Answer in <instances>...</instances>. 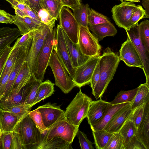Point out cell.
<instances>
[{
	"mask_svg": "<svg viewBox=\"0 0 149 149\" xmlns=\"http://www.w3.org/2000/svg\"><path fill=\"white\" fill-rule=\"evenodd\" d=\"M120 61L119 56L109 47L103 51L99 61L100 75L99 80L92 93L96 100L101 98L111 81L113 79Z\"/></svg>",
	"mask_w": 149,
	"mask_h": 149,
	"instance_id": "obj_1",
	"label": "cell"
},
{
	"mask_svg": "<svg viewBox=\"0 0 149 149\" xmlns=\"http://www.w3.org/2000/svg\"><path fill=\"white\" fill-rule=\"evenodd\" d=\"M92 99L82 92L79 88L78 92L66 108L64 118L70 124L79 127L86 118Z\"/></svg>",
	"mask_w": 149,
	"mask_h": 149,
	"instance_id": "obj_2",
	"label": "cell"
},
{
	"mask_svg": "<svg viewBox=\"0 0 149 149\" xmlns=\"http://www.w3.org/2000/svg\"><path fill=\"white\" fill-rule=\"evenodd\" d=\"M13 131L18 134L24 149H38L42 134L29 115L17 123Z\"/></svg>",
	"mask_w": 149,
	"mask_h": 149,
	"instance_id": "obj_3",
	"label": "cell"
},
{
	"mask_svg": "<svg viewBox=\"0 0 149 149\" xmlns=\"http://www.w3.org/2000/svg\"><path fill=\"white\" fill-rule=\"evenodd\" d=\"M48 66L52 71L55 79V84L65 94L68 93L76 85L53 50L49 59Z\"/></svg>",
	"mask_w": 149,
	"mask_h": 149,
	"instance_id": "obj_4",
	"label": "cell"
},
{
	"mask_svg": "<svg viewBox=\"0 0 149 149\" xmlns=\"http://www.w3.org/2000/svg\"><path fill=\"white\" fill-rule=\"evenodd\" d=\"M56 28L50 31L46 37L43 46L36 59L34 74L36 79L42 81L49 58L53 50Z\"/></svg>",
	"mask_w": 149,
	"mask_h": 149,
	"instance_id": "obj_5",
	"label": "cell"
},
{
	"mask_svg": "<svg viewBox=\"0 0 149 149\" xmlns=\"http://www.w3.org/2000/svg\"><path fill=\"white\" fill-rule=\"evenodd\" d=\"M33 38L26 61L28 64L30 72L34 74L37 56L40 51L45 40L50 31L49 27L43 24L32 30Z\"/></svg>",
	"mask_w": 149,
	"mask_h": 149,
	"instance_id": "obj_6",
	"label": "cell"
},
{
	"mask_svg": "<svg viewBox=\"0 0 149 149\" xmlns=\"http://www.w3.org/2000/svg\"><path fill=\"white\" fill-rule=\"evenodd\" d=\"M79 127L70 123L64 117L47 130L42 141L55 137L63 139L72 144Z\"/></svg>",
	"mask_w": 149,
	"mask_h": 149,
	"instance_id": "obj_7",
	"label": "cell"
},
{
	"mask_svg": "<svg viewBox=\"0 0 149 149\" xmlns=\"http://www.w3.org/2000/svg\"><path fill=\"white\" fill-rule=\"evenodd\" d=\"M89 28L80 25L78 43L82 53L91 57L100 56L101 47Z\"/></svg>",
	"mask_w": 149,
	"mask_h": 149,
	"instance_id": "obj_8",
	"label": "cell"
},
{
	"mask_svg": "<svg viewBox=\"0 0 149 149\" xmlns=\"http://www.w3.org/2000/svg\"><path fill=\"white\" fill-rule=\"evenodd\" d=\"M53 50L71 78H73L75 68L72 65L64 37L63 29L59 24L56 28Z\"/></svg>",
	"mask_w": 149,
	"mask_h": 149,
	"instance_id": "obj_9",
	"label": "cell"
},
{
	"mask_svg": "<svg viewBox=\"0 0 149 149\" xmlns=\"http://www.w3.org/2000/svg\"><path fill=\"white\" fill-rule=\"evenodd\" d=\"M121 2L112 8V18L118 27L128 30L132 27L130 19L137 6L132 2L123 1Z\"/></svg>",
	"mask_w": 149,
	"mask_h": 149,
	"instance_id": "obj_10",
	"label": "cell"
},
{
	"mask_svg": "<svg viewBox=\"0 0 149 149\" xmlns=\"http://www.w3.org/2000/svg\"><path fill=\"white\" fill-rule=\"evenodd\" d=\"M126 31L127 38L134 45L141 59L143 66V70L146 77L145 83L149 86V52L145 48L140 40L138 23Z\"/></svg>",
	"mask_w": 149,
	"mask_h": 149,
	"instance_id": "obj_11",
	"label": "cell"
},
{
	"mask_svg": "<svg viewBox=\"0 0 149 149\" xmlns=\"http://www.w3.org/2000/svg\"><path fill=\"white\" fill-rule=\"evenodd\" d=\"M59 24L71 40L78 43L79 25L68 8L63 7L59 15Z\"/></svg>",
	"mask_w": 149,
	"mask_h": 149,
	"instance_id": "obj_12",
	"label": "cell"
},
{
	"mask_svg": "<svg viewBox=\"0 0 149 149\" xmlns=\"http://www.w3.org/2000/svg\"><path fill=\"white\" fill-rule=\"evenodd\" d=\"M100 56L91 57L82 65L75 68L74 74L72 80L76 86L81 88L90 83L93 73L99 61Z\"/></svg>",
	"mask_w": 149,
	"mask_h": 149,
	"instance_id": "obj_13",
	"label": "cell"
},
{
	"mask_svg": "<svg viewBox=\"0 0 149 149\" xmlns=\"http://www.w3.org/2000/svg\"><path fill=\"white\" fill-rule=\"evenodd\" d=\"M37 79L31 74L28 82L17 93L0 99V108L3 110L13 106L24 104Z\"/></svg>",
	"mask_w": 149,
	"mask_h": 149,
	"instance_id": "obj_14",
	"label": "cell"
},
{
	"mask_svg": "<svg viewBox=\"0 0 149 149\" xmlns=\"http://www.w3.org/2000/svg\"><path fill=\"white\" fill-rule=\"evenodd\" d=\"M40 113L43 122L48 130L57 121L64 117L65 111L60 106L48 102L37 108Z\"/></svg>",
	"mask_w": 149,
	"mask_h": 149,
	"instance_id": "obj_15",
	"label": "cell"
},
{
	"mask_svg": "<svg viewBox=\"0 0 149 149\" xmlns=\"http://www.w3.org/2000/svg\"><path fill=\"white\" fill-rule=\"evenodd\" d=\"M119 58L129 67H137L142 70L141 59L132 42L128 38L121 45L119 50Z\"/></svg>",
	"mask_w": 149,
	"mask_h": 149,
	"instance_id": "obj_16",
	"label": "cell"
},
{
	"mask_svg": "<svg viewBox=\"0 0 149 149\" xmlns=\"http://www.w3.org/2000/svg\"><path fill=\"white\" fill-rule=\"evenodd\" d=\"M110 103L101 98L90 103L86 118L91 126L98 123L105 114Z\"/></svg>",
	"mask_w": 149,
	"mask_h": 149,
	"instance_id": "obj_17",
	"label": "cell"
},
{
	"mask_svg": "<svg viewBox=\"0 0 149 149\" xmlns=\"http://www.w3.org/2000/svg\"><path fill=\"white\" fill-rule=\"evenodd\" d=\"M30 47L22 46L10 74L5 91L0 99L5 97L11 92L14 82L24 62L25 61Z\"/></svg>",
	"mask_w": 149,
	"mask_h": 149,
	"instance_id": "obj_18",
	"label": "cell"
},
{
	"mask_svg": "<svg viewBox=\"0 0 149 149\" xmlns=\"http://www.w3.org/2000/svg\"><path fill=\"white\" fill-rule=\"evenodd\" d=\"M131 104L116 113L103 130L111 133L119 132L133 111Z\"/></svg>",
	"mask_w": 149,
	"mask_h": 149,
	"instance_id": "obj_19",
	"label": "cell"
},
{
	"mask_svg": "<svg viewBox=\"0 0 149 149\" xmlns=\"http://www.w3.org/2000/svg\"><path fill=\"white\" fill-rule=\"evenodd\" d=\"M64 38L73 67L77 68L86 62L91 57L84 54L78 43L73 42L63 30Z\"/></svg>",
	"mask_w": 149,
	"mask_h": 149,
	"instance_id": "obj_20",
	"label": "cell"
},
{
	"mask_svg": "<svg viewBox=\"0 0 149 149\" xmlns=\"http://www.w3.org/2000/svg\"><path fill=\"white\" fill-rule=\"evenodd\" d=\"M136 136L146 149H149V101L146 103L143 117L137 128Z\"/></svg>",
	"mask_w": 149,
	"mask_h": 149,
	"instance_id": "obj_21",
	"label": "cell"
},
{
	"mask_svg": "<svg viewBox=\"0 0 149 149\" xmlns=\"http://www.w3.org/2000/svg\"><path fill=\"white\" fill-rule=\"evenodd\" d=\"M21 35L18 28H0V57L7 47Z\"/></svg>",
	"mask_w": 149,
	"mask_h": 149,
	"instance_id": "obj_22",
	"label": "cell"
},
{
	"mask_svg": "<svg viewBox=\"0 0 149 149\" xmlns=\"http://www.w3.org/2000/svg\"><path fill=\"white\" fill-rule=\"evenodd\" d=\"M31 74L28 63L25 60L14 82L11 92L7 97L17 93L27 84Z\"/></svg>",
	"mask_w": 149,
	"mask_h": 149,
	"instance_id": "obj_23",
	"label": "cell"
},
{
	"mask_svg": "<svg viewBox=\"0 0 149 149\" xmlns=\"http://www.w3.org/2000/svg\"><path fill=\"white\" fill-rule=\"evenodd\" d=\"M12 19L13 24L17 26L22 35L43 24L28 16L22 17L17 15H13Z\"/></svg>",
	"mask_w": 149,
	"mask_h": 149,
	"instance_id": "obj_24",
	"label": "cell"
},
{
	"mask_svg": "<svg viewBox=\"0 0 149 149\" xmlns=\"http://www.w3.org/2000/svg\"><path fill=\"white\" fill-rule=\"evenodd\" d=\"M132 102L112 104L110 103L107 111L102 119L96 124L91 126V129L103 130L107 123L119 111L131 104Z\"/></svg>",
	"mask_w": 149,
	"mask_h": 149,
	"instance_id": "obj_25",
	"label": "cell"
},
{
	"mask_svg": "<svg viewBox=\"0 0 149 149\" xmlns=\"http://www.w3.org/2000/svg\"><path fill=\"white\" fill-rule=\"evenodd\" d=\"M88 26L89 29L92 31L93 34L99 42L102 40L106 37L115 36L117 32L111 22Z\"/></svg>",
	"mask_w": 149,
	"mask_h": 149,
	"instance_id": "obj_26",
	"label": "cell"
},
{
	"mask_svg": "<svg viewBox=\"0 0 149 149\" xmlns=\"http://www.w3.org/2000/svg\"><path fill=\"white\" fill-rule=\"evenodd\" d=\"M71 144L63 139L53 137L42 141L38 149H70L72 148Z\"/></svg>",
	"mask_w": 149,
	"mask_h": 149,
	"instance_id": "obj_27",
	"label": "cell"
},
{
	"mask_svg": "<svg viewBox=\"0 0 149 149\" xmlns=\"http://www.w3.org/2000/svg\"><path fill=\"white\" fill-rule=\"evenodd\" d=\"M73 15L80 25L88 28V17L91 9L88 4L82 3L72 9Z\"/></svg>",
	"mask_w": 149,
	"mask_h": 149,
	"instance_id": "obj_28",
	"label": "cell"
},
{
	"mask_svg": "<svg viewBox=\"0 0 149 149\" xmlns=\"http://www.w3.org/2000/svg\"><path fill=\"white\" fill-rule=\"evenodd\" d=\"M54 85L49 80L42 82L38 88L34 105L51 96L54 92Z\"/></svg>",
	"mask_w": 149,
	"mask_h": 149,
	"instance_id": "obj_29",
	"label": "cell"
},
{
	"mask_svg": "<svg viewBox=\"0 0 149 149\" xmlns=\"http://www.w3.org/2000/svg\"><path fill=\"white\" fill-rule=\"evenodd\" d=\"M131 104L133 111L141 104L149 101V86L146 83L141 84Z\"/></svg>",
	"mask_w": 149,
	"mask_h": 149,
	"instance_id": "obj_30",
	"label": "cell"
},
{
	"mask_svg": "<svg viewBox=\"0 0 149 149\" xmlns=\"http://www.w3.org/2000/svg\"><path fill=\"white\" fill-rule=\"evenodd\" d=\"M91 129L96 148L104 149L113 133L108 132L104 130Z\"/></svg>",
	"mask_w": 149,
	"mask_h": 149,
	"instance_id": "obj_31",
	"label": "cell"
},
{
	"mask_svg": "<svg viewBox=\"0 0 149 149\" xmlns=\"http://www.w3.org/2000/svg\"><path fill=\"white\" fill-rule=\"evenodd\" d=\"M18 122L16 116L8 111L4 110L1 122L2 132H13Z\"/></svg>",
	"mask_w": 149,
	"mask_h": 149,
	"instance_id": "obj_32",
	"label": "cell"
},
{
	"mask_svg": "<svg viewBox=\"0 0 149 149\" xmlns=\"http://www.w3.org/2000/svg\"><path fill=\"white\" fill-rule=\"evenodd\" d=\"M136 130L134 122L128 119L119 131L124 139V149L132 137L136 135Z\"/></svg>",
	"mask_w": 149,
	"mask_h": 149,
	"instance_id": "obj_33",
	"label": "cell"
},
{
	"mask_svg": "<svg viewBox=\"0 0 149 149\" xmlns=\"http://www.w3.org/2000/svg\"><path fill=\"white\" fill-rule=\"evenodd\" d=\"M44 8L57 21L60 11L64 7L61 0H43Z\"/></svg>",
	"mask_w": 149,
	"mask_h": 149,
	"instance_id": "obj_34",
	"label": "cell"
},
{
	"mask_svg": "<svg viewBox=\"0 0 149 149\" xmlns=\"http://www.w3.org/2000/svg\"><path fill=\"white\" fill-rule=\"evenodd\" d=\"M139 87L127 91H121L118 93L114 99L109 102L112 104H117L132 102L134 99Z\"/></svg>",
	"mask_w": 149,
	"mask_h": 149,
	"instance_id": "obj_35",
	"label": "cell"
},
{
	"mask_svg": "<svg viewBox=\"0 0 149 149\" xmlns=\"http://www.w3.org/2000/svg\"><path fill=\"white\" fill-rule=\"evenodd\" d=\"M32 107L28 104H21L13 106L4 111H8L16 116L18 123L28 115Z\"/></svg>",
	"mask_w": 149,
	"mask_h": 149,
	"instance_id": "obj_36",
	"label": "cell"
},
{
	"mask_svg": "<svg viewBox=\"0 0 149 149\" xmlns=\"http://www.w3.org/2000/svg\"><path fill=\"white\" fill-rule=\"evenodd\" d=\"M139 31L141 41L149 52V21L145 20L139 24Z\"/></svg>",
	"mask_w": 149,
	"mask_h": 149,
	"instance_id": "obj_37",
	"label": "cell"
},
{
	"mask_svg": "<svg viewBox=\"0 0 149 149\" xmlns=\"http://www.w3.org/2000/svg\"><path fill=\"white\" fill-rule=\"evenodd\" d=\"M22 46L12 48L2 70L0 77V80L3 78L8 71L13 67Z\"/></svg>",
	"mask_w": 149,
	"mask_h": 149,
	"instance_id": "obj_38",
	"label": "cell"
},
{
	"mask_svg": "<svg viewBox=\"0 0 149 149\" xmlns=\"http://www.w3.org/2000/svg\"><path fill=\"white\" fill-rule=\"evenodd\" d=\"M109 19L107 16L91 9L88 17V25H96L110 22Z\"/></svg>",
	"mask_w": 149,
	"mask_h": 149,
	"instance_id": "obj_39",
	"label": "cell"
},
{
	"mask_svg": "<svg viewBox=\"0 0 149 149\" xmlns=\"http://www.w3.org/2000/svg\"><path fill=\"white\" fill-rule=\"evenodd\" d=\"M124 139L119 132L114 133L104 149H124Z\"/></svg>",
	"mask_w": 149,
	"mask_h": 149,
	"instance_id": "obj_40",
	"label": "cell"
},
{
	"mask_svg": "<svg viewBox=\"0 0 149 149\" xmlns=\"http://www.w3.org/2000/svg\"><path fill=\"white\" fill-rule=\"evenodd\" d=\"M37 127L42 134H44L47 129L44 125L41 114L37 109L30 111L28 114Z\"/></svg>",
	"mask_w": 149,
	"mask_h": 149,
	"instance_id": "obj_41",
	"label": "cell"
},
{
	"mask_svg": "<svg viewBox=\"0 0 149 149\" xmlns=\"http://www.w3.org/2000/svg\"><path fill=\"white\" fill-rule=\"evenodd\" d=\"M146 103L141 104L133 111L128 118L134 122L136 128L140 124L143 117Z\"/></svg>",
	"mask_w": 149,
	"mask_h": 149,
	"instance_id": "obj_42",
	"label": "cell"
},
{
	"mask_svg": "<svg viewBox=\"0 0 149 149\" xmlns=\"http://www.w3.org/2000/svg\"><path fill=\"white\" fill-rule=\"evenodd\" d=\"M38 15L41 22L48 26L50 31H52L54 26L56 19L52 16L45 9L41 10L38 13Z\"/></svg>",
	"mask_w": 149,
	"mask_h": 149,
	"instance_id": "obj_43",
	"label": "cell"
},
{
	"mask_svg": "<svg viewBox=\"0 0 149 149\" xmlns=\"http://www.w3.org/2000/svg\"><path fill=\"white\" fill-rule=\"evenodd\" d=\"M31 30L17 38L12 47L13 48L22 46L31 47L33 38V35Z\"/></svg>",
	"mask_w": 149,
	"mask_h": 149,
	"instance_id": "obj_44",
	"label": "cell"
},
{
	"mask_svg": "<svg viewBox=\"0 0 149 149\" xmlns=\"http://www.w3.org/2000/svg\"><path fill=\"white\" fill-rule=\"evenodd\" d=\"M136 9L132 13L130 19L132 27L135 25L141 19L144 18L146 11L140 5H137Z\"/></svg>",
	"mask_w": 149,
	"mask_h": 149,
	"instance_id": "obj_45",
	"label": "cell"
},
{
	"mask_svg": "<svg viewBox=\"0 0 149 149\" xmlns=\"http://www.w3.org/2000/svg\"><path fill=\"white\" fill-rule=\"evenodd\" d=\"M76 135L79 140L81 149H94L93 143L87 138L86 135L83 132L78 131Z\"/></svg>",
	"mask_w": 149,
	"mask_h": 149,
	"instance_id": "obj_46",
	"label": "cell"
},
{
	"mask_svg": "<svg viewBox=\"0 0 149 149\" xmlns=\"http://www.w3.org/2000/svg\"><path fill=\"white\" fill-rule=\"evenodd\" d=\"M42 82V81L36 80L24 102V104L30 105L32 106L34 105V103L36 99L38 88Z\"/></svg>",
	"mask_w": 149,
	"mask_h": 149,
	"instance_id": "obj_47",
	"label": "cell"
},
{
	"mask_svg": "<svg viewBox=\"0 0 149 149\" xmlns=\"http://www.w3.org/2000/svg\"><path fill=\"white\" fill-rule=\"evenodd\" d=\"M13 138V132H2L1 136L2 149H10Z\"/></svg>",
	"mask_w": 149,
	"mask_h": 149,
	"instance_id": "obj_48",
	"label": "cell"
},
{
	"mask_svg": "<svg viewBox=\"0 0 149 149\" xmlns=\"http://www.w3.org/2000/svg\"><path fill=\"white\" fill-rule=\"evenodd\" d=\"M125 149H146L143 143L134 136L127 144Z\"/></svg>",
	"mask_w": 149,
	"mask_h": 149,
	"instance_id": "obj_49",
	"label": "cell"
},
{
	"mask_svg": "<svg viewBox=\"0 0 149 149\" xmlns=\"http://www.w3.org/2000/svg\"><path fill=\"white\" fill-rule=\"evenodd\" d=\"M25 3L38 14L41 10L44 8L43 0H27Z\"/></svg>",
	"mask_w": 149,
	"mask_h": 149,
	"instance_id": "obj_50",
	"label": "cell"
},
{
	"mask_svg": "<svg viewBox=\"0 0 149 149\" xmlns=\"http://www.w3.org/2000/svg\"><path fill=\"white\" fill-rule=\"evenodd\" d=\"M10 149H24L18 134L14 131L13 132V138Z\"/></svg>",
	"mask_w": 149,
	"mask_h": 149,
	"instance_id": "obj_51",
	"label": "cell"
},
{
	"mask_svg": "<svg viewBox=\"0 0 149 149\" xmlns=\"http://www.w3.org/2000/svg\"><path fill=\"white\" fill-rule=\"evenodd\" d=\"M100 75V66L99 62L97 64L93 73L90 84L91 87L93 90L99 81Z\"/></svg>",
	"mask_w": 149,
	"mask_h": 149,
	"instance_id": "obj_52",
	"label": "cell"
},
{
	"mask_svg": "<svg viewBox=\"0 0 149 149\" xmlns=\"http://www.w3.org/2000/svg\"><path fill=\"white\" fill-rule=\"evenodd\" d=\"M12 47L8 46L0 57V77L2 70L8 56L12 49Z\"/></svg>",
	"mask_w": 149,
	"mask_h": 149,
	"instance_id": "obj_53",
	"label": "cell"
},
{
	"mask_svg": "<svg viewBox=\"0 0 149 149\" xmlns=\"http://www.w3.org/2000/svg\"><path fill=\"white\" fill-rule=\"evenodd\" d=\"M13 67L8 71L3 78L0 80V98L5 91L8 81L10 74Z\"/></svg>",
	"mask_w": 149,
	"mask_h": 149,
	"instance_id": "obj_54",
	"label": "cell"
},
{
	"mask_svg": "<svg viewBox=\"0 0 149 149\" xmlns=\"http://www.w3.org/2000/svg\"><path fill=\"white\" fill-rule=\"evenodd\" d=\"M13 15L0 9V23L6 24H13Z\"/></svg>",
	"mask_w": 149,
	"mask_h": 149,
	"instance_id": "obj_55",
	"label": "cell"
},
{
	"mask_svg": "<svg viewBox=\"0 0 149 149\" xmlns=\"http://www.w3.org/2000/svg\"><path fill=\"white\" fill-rule=\"evenodd\" d=\"M64 6L71 9L77 7L81 3V0H61Z\"/></svg>",
	"mask_w": 149,
	"mask_h": 149,
	"instance_id": "obj_56",
	"label": "cell"
},
{
	"mask_svg": "<svg viewBox=\"0 0 149 149\" xmlns=\"http://www.w3.org/2000/svg\"><path fill=\"white\" fill-rule=\"evenodd\" d=\"M23 12H24L27 16L36 20L41 22L38 14L32 10L31 8Z\"/></svg>",
	"mask_w": 149,
	"mask_h": 149,
	"instance_id": "obj_57",
	"label": "cell"
},
{
	"mask_svg": "<svg viewBox=\"0 0 149 149\" xmlns=\"http://www.w3.org/2000/svg\"><path fill=\"white\" fill-rule=\"evenodd\" d=\"M142 4L146 11L145 18H149V0H142Z\"/></svg>",
	"mask_w": 149,
	"mask_h": 149,
	"instance_id": "obj_58",
	"label": "cell"
},
{
	"mask_svg": "<svg viewBox=\"0 0 149 149\" xmlns=\"http://www.w3.org/2000/svg\"><path fill=\"white\" fill-rule=\"evenodd\" d=\"M3 111L4 110H2L0 108V129L1 130L2 129L1 122Z\"/></svg>",
	"mask_w": 149,
	"mask_h": 149,
	"instance_id": "obj_59",
	"label": "cell"
},
{
	"mask_svg": "<svg viewBox=\"0 0 149 149\" xmlns=\"http://www.w3.org/2000/svg\"><path fill=\"white\" fill-rule=\"evenodd\" d=\"M121 2L123 1H128L130 2H140V0H119Z\"/></svg>",
	"mask_w": 149,
	"mask_h": 149,
	"instance_id": "obj_60",
	"label": "cell"
},
{
	"mask_svg": "<svg viewBox=\"0 0 149 149\" xmlns=\"http://www.w3.org/2000/svg\"><path fill=\"white\" fill-rule=\"evenodd\" d=\"M20 3H23V0H16Z\"/></svg>",
	"mask_w": 149,
	"mask_h": 149,
	"instance_id": "obj_61",
	"label": "cell"
},
{
	"mask_svg": "<svg viewBox=\"0 0 149 149\" xmlns=\"http://www.w3.org/2000/svg\"><path fill=\"white\" fill-rule=\"evenodd\" d=\"M2 132L1 130L0 129V135H1L2 134Z\"/></svg>",
	"mask_w": 149,
	"mask_h": 149,
	"instance_id": "obj_62",
	"label": "cell"
},
{
	"mask_svg": "<svg viewBox=\"0 0 149 149\" xmlns=\"http://www.w3.org/2000/svg\"><path fill=\"white\" fill-rule=\"evenodd\" d=\"M27 0H23V2L25 3Z\"/></svg>",
	"mask_w": 149,
	"mask_h": 149,
	"instance_id": "obj_63",
	"label": "cell"
}]
</instances>
